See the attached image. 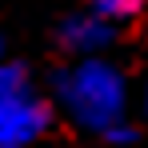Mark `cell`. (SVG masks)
Returning a JSON list of instances; mask_svg holds the SVG:
<instances>
[{
	"label": "cell",
	"mask_w": 148,
	"mask_h": 148,
	"mask_svg": "<svg viewBox=\"0 0 148 148\" xmlns=\"http://www.w3.org/2000/svg\"><path fill=\"white\" fill-rule=\"evenodd\" d=\"M0 48H4V44H0Z\"/></svg>",
	"instance_id": "5b68a950"
},
{
	"label": "cell",
	"mask_w": 148,
	"mask_h": 148,
	"mask_svg": "<svg viewBox=\"0 0 148 148\" xmlns=\"http://www.w3.org/2000/svg\"><path fill=\"white\" fill-rule=\"evenodd\" d=\"M44 100L32 96L24 72L16 64H0V148H28L48 128Z\"/></svg>",
	"instance_id": "7a4b0ae2"
},
{
	"label": "cell",
	"mask_w": 148,
	"mask_h": 148,
	"mask_svg": "<svg viewBox=\"0 0 148 148\" xmlns=\"http://www.w3.org/2000/svg\"><path fill=\"white\" fill-rule=\"evenodd\" d=\"M92 8L108 20H132V16H140L144 0H92Z\"/></svg>",
	"instance_id": "277c9868"
},
{
	"label": "cell",
	"mask_w": 148,
	"mask_h": 148,
	"mask_svg": "<svg viewBox=\"0 0 148 148\" xmlns=\"http://www.w3.org/2000/svg\"><path fill=\"white\" fill-rule=\"evenodd\" d=\"M60 100L80 128L104 132L124 112V80L100 56H84L72 72L60 76Z\"/></svg>",
	"instance_id": "6da1fadb"
},
{
	"label": "cell",
	"mask_w": 148,
	"mask_h": 148,
	"mask_svg": "<svg viewBox=\"0 0 148 148\" xmlns=\"http://www.w3.org/2000/svg\"><path fill=\"white\" fill-rule=\"evenodd\" d=\"M108 16H100L96 8L92 12H80V16H68L64 20V28H60V44L68 52H76V56H96L104 44H108Z\"/></svg>",
	"instance_id": "3957f363"
}]
</instances>
